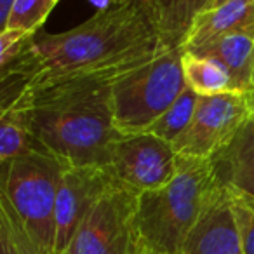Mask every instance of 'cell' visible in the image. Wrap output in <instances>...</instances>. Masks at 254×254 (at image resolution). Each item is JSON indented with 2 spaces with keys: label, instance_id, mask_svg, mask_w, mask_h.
<instances>
[{
  "label": "cell",
  "instance_id": "9a60e30c",
  "mask_svg": "<svg viewBox=\"0 0 254 254\" xmlns=\"http://www.w3.org/2000/svg\"><path fill=\"white\" fill-rule=\"evenodd\" d=\"M0 113H2L0 117V160L2 164L16 157L28 155L32 152H40L21 110L9 108Z\"/></svg>",
  "mask_w": 254,
  "mask_h": 254
},
{
  "label": "cell",
  "instance_id": "2e32d148",
  "mask_svg": "<svg viewBox=\"0 0 254 254\" xmlns=\"http://www.w3.org/2000/svg\"><path fill=\"white\" fill-rule=\"evenodd\" d=\"M198 96L187 87L180 94V98L146 129L145 132H152V134L159 136V138L166 139L173 145L190 126L191 117L195 113V106H197Z\"/></svg>",
  "mask_w": 254,
  "mask_h": 254
},
{
  "label": "cell",
  "instance_id": "3957f363",
  "mask_svg": "<svg viewBox=\"0 0 254 254\" xmlns=\"http://www.w3.org/2000/svg\"><path fill=\"white\" fill-rule=\"evenodd\" d=\"M176 164L171 183L139 195V254H180L221 185L212 160L178 155Z\"/></svg>",
  "mask_w": 254,
  "mask_h": 254
},
{
  "label": "cell",
  "instance_id": "d6986e66",
  "mask_svg": "<svg viewBox=\"0 0 254 254\" xmlns=\"http://www.w3.org/2000/svg\"><path fill=\"white\" fill-rule=\"evenodd\" d=\"M58 2L60 0H14L4 28L23 30L28 33L40 32V26L46 23Z\"/></svg>",
  "mask_w": 254,
  "mask_h": 254
},
{
  "label": "cell",
  "instance_id": "6da1fadb",
  "mask_svg": "<svg viewBox=\"0 0 254 254\" xmlns=\"http://www.w3.org/2000/svg\"><path fill=\"white\" fill-rule=\"evenodd\" d=\"M153 4L124 0L63 33L37 32L2 70L0 112L23 94L63 82H108L173 49Z\"/></svg>",
  "mask_w": 254,
  "mask_h": 254
},
{
  "label": "cell",
  "instance_id": "e0dca14e",
  "mask_svg": "<svg viewBox=\"0 0 254 254\" xmlns=\"http://www.w3.org/2000/svg\"><path fill=\"white\" fill-rule=\"evenodd\" d=\"M0 254H39L5 198L0 197Z\"/></svg>",
  "mask_w": 254,
  "mask_h": 254
},
{
  "label": "cell",
  "instance_id": "44dd1931",
  "mask_svg": "<svg viewBox=\"0 0 254 254\" xmlns=\"http://www.w3.org/2000/svg\"><path fill=\"white\" fill-rule=\"evenodd\" d=\"M35 33L23 32V30L4 28L0 33V68L7 66L25 47V44Z\"/></svg>",
  "mask_w": 254,
  "mask_h": 254
},
{
  "label": "cell",
  "instance_id": "4316f807",
  "mask_svg": "<svg viewBox=\"0 0 254 254\" xmlns=\"http://www.w3.org/2000/svg\"><path fill=\"white\" fill-rule=\"evenodd\" d=\"M251 99H253V106H254V89L251 91Z\"/></svg>",
  "mask_w": 254,
  "mask_h": 254
},
{
  "label": "cell",
  "instance_id": "8fae6325",
  "mask_svg": "<svg viewBox=\"0 0 254 254\" xmlns=\"http://www.w3.org/2000/svg\"><path fill=\"white\" fill-rule=\"evenodd\" d=\"M235 33L254 35V2L226 0L216 7L200 11L191 19L181 49L193 51L216 39Z\"/></svg>",
  "mask_w": 254,
  "mask_h": 254
},
{
  "label": "cell",
  "instance_id": "ac0fdd59",
  "mask_svg": "<svg viewBox=\"0 0 254 254\" xmlns=\"http://www.w3.org/2000/svg\"><path fill=\"white\" fill-rule=\"evenodd\" d=\"M188 4L190 0H155L153 2L160 30L174 47H181V42L188 32Z\"/></svg>",
  "mask_w": 254,
  "mask_h": 254
},
{
  "label": "cell",
  "instance_id": "7c38bea8",
  "mask_svg": "<svg viewBox=\"0 0 254 254\" xmlns=\"http://www.w3.org/2000/svg\"><path fill=\"white\" fill-rule=\"evenodd\" d=\"M212 164L225 187L254 197V119L244 126L228 148L212 159Z\"/></svg>",
  "mask_w": 254,
  "mask_h": 254
},
{
  "label": "cell",
  "instance_id": "4fadbf2b",
  "mask_svg": "<svg viewBox=\"0 0 254 254\" xmlns=\"http://www.w3.org/2000/svg\"><path fill=\"white\" fill-rule=\"evenodd\" d=\"M190 53L212 58L225 64L239 91L254 89V35H226Z\"/></svg>",
  "mask_w": 254,
  "mask_h": 254
},
{
  "label": "cell",
  "instance_id": "484cf974",
  "mask_svg": "<svg viewBox=\"0 0 254 254\" xmlns=\"http://www.w3.org/2000/svg\"><path fill=\"white\" fill-rule=\"evenodd\" d=\"M119 2H124V0H119ZM139 2H148V4H153L155 0H139Z\"/></svg>",
  "mask_w": 254,
  "mask_h": 254
},
{
  "label": "cell",
  "instance_id": "ffe728a7",
  "mask_svg": "<svg viewBox=\"0 0 254 254\" xmlns=\"http://www.w3.org/2000/svg\"><path fill=\"white\" fill-rule=\"evenodd\" d=\"M230 197H232L233 212H235L237 225L242 237L244 254H254V197L239 193L235 190H230Z\"/></svg>",
  "mask_w": 254,
  "mask_h": 254
},
{
  "label": "cell",
  "instance_id": "7402d4cb",
  "mask_svg": "<svg viewBox=\"0 0 254 254\" xmlns=\"http://www.w3.org/2000/svg\"><path fill=\"white\" fill-rule=\"evenodd\" d=\"M216 4V0H190V4H188V28H190V23L195 16L198 14L200 11H205V9H211L212 5Z\"/></svg>",
  "mask_w": 254,
  "mask_h": 254
},
{
  "label": "cell",
  "instance_id": "603a6c76",
  "mask_svg": "<svg viewBox=\"0 0 254 254\" xmlns=\"http://www.w3.org/2000/svg\"><path fill=\"white\" fill-rule=\"evenodd\" d=\"M12 4H14V0H0V26H2V28H4L5 23H7Z\"/></svg>",
  "mask_w": 254,
  "mask_h": 254
},
{
  "label": "cell",
  "instance_id": "7a4b0ae2",
  "mask_svg": "<svg viewBox=\"0 0 254 254\" xmlns=\"http://www.w3.org/2000/svg\"><path fill=\"white\" fill-rule=\"evenodd\" d=\"M11 108L23 112L40 152L66 166H110V146L120 134L113 126L112 84H54L26 92Z\"/></svg>",
  "mask_w": 254,
  "mask_h": 254
},
{
  "label": "cell",
  "instance_id": "d4e9b609",
  "mask_svg": "<svg viewBox=\"0 0 254 254\" xmlns=\"http://www.w3.org/2000/svg\"><path fill=\"white\" fill-rule=\"evenodd\" d=\"M223 2H226V0H216V4L212 5V7H216V5H219V4H223ZM249 2H254V0H249Z\"/></svg>",
  "mask_w": 254,
  "mask_h": 254
},
{
  "label": "cell",
  "instance_id": "5bb4252c",
  "mask_svg": "<svg viewBox=\"0 0 254 254\" xmlns=\"http://www.w3.org/2000/svg\"><path fill=\"white\" fill-rule=\"evenodd\" d=\"M181 66L187 85L197 96H214L239 91L230 71L218 60L183 51Z\"/></svg>",
  "mask_w": 254,
  "mask_h": 254
},
{
  "label": "cell",
  "instance_id": "8992f818",
  "mask_svg": "<svg viewBox=\"0 0 254 254\" xmlns=\"http://www.w3.org/2000/svg\"><path fill=\"white\" fill-rule=\"evenodd\" d=\"M138 200L139 193L113 180L63 254H139Z\"/></svg>",
  "mask_w": 254,
  "mask_h": 254
},
{
  "label": "cell",
  "instance_id": "52a82bcc",
  "mask_svg": "<svg viewBox=\"0 0 254 254\" xmlns=\"http://www.w3.org/2000/svg\"><path fill=\"white\" fill-rule=\"evenodd\" d=\"M253 119L251 91L198 96L190 126L173 143V148L178 155L212 160L232 145Z\"/></svg>",
  "mask_w": 254,
  "mask_h": 254
},
{
  "label": "cell",
  "instance_id": "277c9868",
  "mask_svg": "<svg viewBox=\"0 0 254 254\" xmlns=\"http://www.w3.org/2000/svg\"><path fill=\"white\" fill-rule=\"evenodd\" d=\"M66 164L32 152L2 164V191L39 254H56V200Z\"/></svg>",
  "mask_w": 254,
  "mask_h": 254
},
{
  "label": "cell",
  "instance_id": "30bf717a",
  "mask_svg": "<svg viewBox=\"0 0 254 254\" xmlns=\"http://www.w3.org/2000/svg\"><path fill=\"white\" fill-rule=\"evenodd\" d=\"M180 254H244L230 190L219 185Z\"/></svg>",
  "mask_w": 254,
  "mask_h": 254
},
{
  "label": "cell",
  "instance_id": "cb8c5ba5",
  "mask_svg": "<svg viewBox=\"0 0 254 254\" xmlns=\"http://www.w3.org/2000/svg\"><path fill=\"white\" fill-rule=\"evenodd\" d=\"M89 2H91L98 11H106V9H110L115 4H119L117 0H89Z\"/></svg>",
  "mask_w": 254,
  "mask_h": 254
},
{
  "label": "cell",
  "instance_id": "9c48e42d",
  "mask_svg": "<svg viewBox=\"0 0 254 254\" xmlns=\"http://www.w3.org/2000/svg\"><path fill=\"white\" fill-rule=\"evenodd\" d=\"M113 180L108 167H64L56 200V254H63L68 249L84 218Z\"/></svg>",
  "mask_w": 254,
  "mask_h": 254
},
{
  "label": "cell",
  "instance_id": "5b68a950",
  "mask_svg": "<svg viewBox=\"0 0 254 254\" xmlns=\"http://www.w3.org/2000/svg\"><path fill=\"white\" fill-rule=\"evenodd\" d=\"M183 49L173 47L148 64L112 84L113 126L120 134L145 132L188 87L181 66Z\"/></svg>",
  "mask_w": 254,
  "mask_h": 254
},
{
  "label": "cell",
  "instance_id": "ba28073f",
  "mask_svg": "<svg viewBox=\"0 0 254 254\" xmlns=\"http://www.w3.org/2000/svg\"><path fill=\"white\" fill-rule=\"evenodd\" d=\"M178 153L152 132L119 134L110 146V173L136 193L159 190L176 174Z\"/></svg>",
  "mask_w": 254,
  "mask_h": 254
}]
</instances>
